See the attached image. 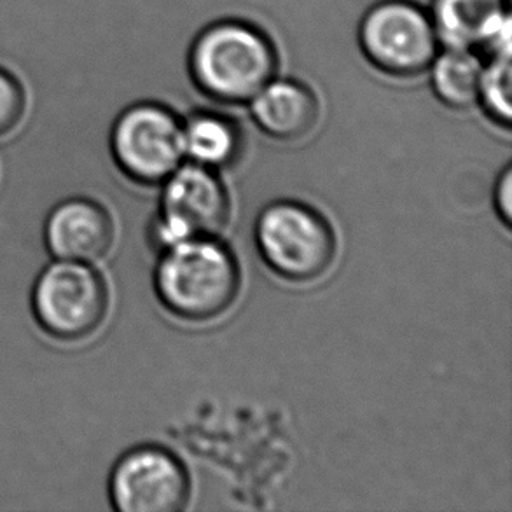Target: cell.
I'll use <instances>...</instances> for the list:
<instances>
[{"mask_svg": "<svg viewBox=\"0 0 512 512\" xmlns=\"http://www.w3.org/2000/svg\"><path fill=\"white\" fill-rule=\"evenodd\" d=\"M240 284L236 257L215 236L173 243L163 250L154 270V291L161 305L189 322H207L228 312Z\"/></svg>", "mask_w": 512, "mask_h": 512, "instance_id": "cell-1", "label": "cell"}, {"mask_svg": "<svg viewBox=\"0 0 512 512\" xmlns=\"http://www.w3.org/2000/svg\"><path fill=\"white\" fill-rule=\"evenodd\" d=\"M277 49L259 28L238 20L201 30L189 51L194 86L214 102L250 104L277 76Z\"/></svg>", "mask_w": 512, "mask_h": 512, "instance_id": "cell-2", "label": "cell"}, {"mask_svg": "<svg viewBox=\"0 0 512 512\" xmlns=\"http://www.w3.org/2000/svg\"><path fill=\"white\" fill-rule=\"evenodd\" d=\"M254 236L266 266L292 284L322 277L336 254L331 224L298 201H275L264 208L257 217Z\"/></svg>", "mask_w": 512, "mask_h": 512, "instance_id": "cell-3", "label": "cell"}, {"mask_svg": "<svg viewBox=\"0 0 512 512\" xmlns=\"http://www.w3.org/2000/svg\"><path fill=\"white\" fill-rule=\"evenodd\" d=\"M30 305L44 333L56 341L77 343L104 324L109 289L90 263L55 259L35 278Z\"/></svg>", "mask_w": 512, "mask_h": 512, "instance_id": "cell-4", "label": "cell"}, {"mask_svg": "<svg viewBox=\"0 0 512 512\" xmlns=\"http://www.w3.org/2000/svg\"><path fill=\"white\" fill-rule=\"evenodd\" d=\"M359 44L369 63L392 77L427 72L441 42L430 14L411 0H383L360 21Z\"/></svg>", "mask_w": 512, "mask_h": 512, "instance_id": "cell-5", "label": "cell"}, {"mask_svg": "<svg viewBox=\"0 0 512 512\" xmlns=\"http://www.w3.org/2000/svg\"><path fill=\"white\" fill-rule=\"evenodd\" d=\"M109 146L128 179L140 186H158L184 160L182 123L165 105H130L114 121Z\"/></svg>", "mask_w": 512, "mask_h": 512, "instance_id": "cell-6", "label": "cell"}, {"mask_svg": "<svg viewBox=\"0 0 512 512\" xmlns=\"http://www.w3.org/2000/svg\"><path fill=\"white\" fill-rule=\"evenodd\" d=\"M163 184L160 217L151 233L161 250L189 238L215 236L228 224V189L212 168L180 165Z\"/></svg>", "mask_w": 512, "mask_h": 512, "instance_id": "cell-7", "label": "cell"}, {"mask_svg": "<svg viewBox=\"0 0 512 512\" xmlns=\"http://www.w3.org/2000/svg\"><path fill=\"white\" fill-rule=\"evenodd\" d=\"M189 476L160 446H137L112 467L109 499L119 512H179L189 502Z\"/></svg>", "mask_w": 512, "mask_h": 512, "instance_id": "cell-8", "label": "cell"}, {"mask_svg": "<svg viewBox=\"0 0 512 512\" xmlns=\"http://www.w3.org/2000/svg\"><path fill=\"white\" fill-rule=\"evenodd\" d=\"M44 243L55 259L97 263L114 243V221L98 201L67 198L51 208L44 222Z\"/></svg>", "mask_w": 512, "mask_h": 512, "instance_id": "cell-9", "label": "cell"}, {"mask_svg": "<svg viewBox=\"0 0 512 512\" xmlns=\"http://www.w3.org/2000/svg\"><path fill=\"white\" fill-rule=\"evenodd\" d=\"M429 14L444 48L485 53L511 35L507 0H432Z\"/></svg>", "mask_w": 512, "mask_h": 512, "instance_id": "cell-10", "label": "cell"}, {"mask_svg": "<svg viewBox=\"0 0 512 512\" xmlns=\"http://www.w3.org/2000/svg\"><path fill=\"white\" fill-rule=\"evenodd\" d=\"M256 125L273 139L292 142L306 137L319 121V100L305 84L291 79H271L250 100Z\"/></svg>", "mask_w": 512, "mask_h": 512, "instance_id": "cell-11", "label": "cell"}, {"mask_svg": "<svg viewBox=\"0 0 512 512\" xmlns=\"http://www.w3.org/2000/svg\"><path fill=\"white\" fill-rule=\"evenodd\" d=\"M184 156L207 168L228 167L242 151V135L231 119L200 112L182 125Z\"/></svg>", "mask_w": 512, "mask_h": 512, "instance_id": "cell-12", "label": "cell"}, {"mask_svg": "<svg viewBox=\"0 0 512 512\" xmlns=\"http://www.w3.org/2000/svg\"><path fill=\"white\" fill-rule=\"evenodd\" d=\"M430 84L436 97L451 109L478 104L483 56L469 49L444 48L430 63Z\"/></svg>", "mask_w": 512, "mask_h": 512, "instance_id": "cell-13", "label": "cell"}, {"mask_svg": "<svg viewBox=\"0 0 512 512\" xmlns=\"http://www.w3.org/2000/svg\"><path fill=\"white\" fill-rule=\"evenodd\" d=\"M479 100L488 118L506 130L512 119L511 35L483 53Z\"/></svg>", "mask_w": 512, "mask_h": 512, "instance_id": "cell-14", "label": "cell"}, {"mask_svg": "<svg viewBox=\"0 0 512 512\" xmlns=\"http://www.w3.org/2000/svg\"><path fill=\"white\" fill-rule=\"evenodd\" d=\"M27 112V93L18 77L0 69V137L13 133Z\"/></svg>", "mask_w": 512, "mask_h": 512, "instance_id": "cell-15", "label": "cell"}, {"mask_svg": "<svg viewBox=\"0 0 512 512\" xmlns=\"http://www.w3.org/2000/svg\"><path fill=\"white\" fill-rule=\"evenodd\" d=\"M495 207H497V214H499L500 221L506 224L507 228H511L512 219V172L511 167H506V170L500 175L499 182H497V189H495Z\"/></svg>", "mask_w": 512, "mask_h": 512, "instance_id": "cell-16", "label": "cell"}]
</instances>
